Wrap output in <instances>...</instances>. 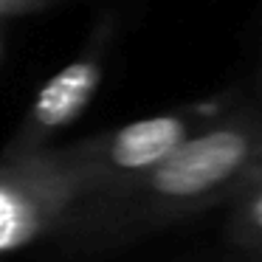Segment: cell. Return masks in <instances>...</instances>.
I'll return each mask as SVG.
<instances>
[{
	"mask_svg": "<svg viewBox=\"0 0 262 262\" xmlns=\"http://www.w3.org/2000/svg\"><path fill=\"white\" fill-rule=\"evenodd\" d=\"M259 138L262 119L256 116L209 119L136 186L104 206L79 211L74 223L85 217L88 231L127 239L203 214L234 198Z\"/></svg>",
	"mask_w": 262,
	"mask_h": 262,
	"instance_id": "cell-1",
	"label": "cell"
},
{
	"mask_svg": "<svg viewBox=\"0 0 262 262\" xmlns=\"http://www.w3.org/2000/svg\"><path fill=\"white\" fill-rule=\"evenodd\" d=\"M206 121L203 110H175L136 119L65 147L85 183V203L79 211L124 194Z\"/></svg>",
	"mask_w": 262,
	"mask_h": 262,
	"instance_id": "cell-2",
	"label": "cell"
},
{
	"mask_svg": "<svg viewBox=\"0 0 262 262\" xmlns=\"http://www.w3.org/2000/svg\"><path fill=\"white\" fill-rule=\"evenodd\" d=\"M82 203L85 183L65 147L0 158V256L71 226Z\"/></svg>",
	"mask_w": 262,
	"mask_h": 262,
	"instance_id": "cell-3",
	"label": "cell"
},
{
	"mask_svg": "<svg viewBox=\"0 0 262 262\" xmlns=\"http://www.w3.org/2000/svg\"><path fill=\"white\" fill-rule=\"evenodd\" d=\"M102 76L104 42H93L85 54L71 59L40 88V93L26 110L17 133L0 158H23V155L48 149V141L68 124H74L82 116V110L91 104V99L96 96L99 85H102Z\"/></svg>",
	"mask_w": 262,
	"mask_h": 262,
	"instance_id": "cell-4",
	"label": "cell"
},
{
	"mask_svg": "<svg viewBox=\"0 0 262 262\" xmlns=\"http://www.w3.org/2000/svg\"><path fill=\"white\" fill-rule=\"evenodd\" d=\"M228 239L243 254L262 256V183L228 200Z\"/></svg>",
	"mask_w": 262,
	"mask_h": 262,
	"instance_id": "cell-5",
	"label": "cell"
},
{
	"mask_svg": "<svg viewBox=\"0 0 262 262\" xmlns=\"http://www.w3.org/2000/svg\"><path fill=\"white\" fill-rule=\"evenodd\" d=\"M59 0H0V17H17V14L40 12L46 6H54Z\"/></svg>",
	"mask_w": 262,
	"mask_h": 262,
	"instance_id": "cell-6",
	"label": "cell"
},
{
	"mask_svg": "<svg viewBox=\"0 0 262 262\" xmlns=\"http://www.w3.org/2000/svg\"><path fill=\"white\" fill-rule=\"evenodd\" d=\"M259 183H262V138H259V147H256L254 158H251V166H248V172H245L243 183H239V189L234 192V198H237L239 192H245V189L259 186Z\"/></svg>",
	"mask_w": 262,
	"mask_h": 262,
	"instance_id": "cell-7",
	"label": "cell"
},
{
	"mask_svg": "<svg viewBox=\"0 0 262 262\" xmlns=\"http://www.w3.org/2000/svg\"><path fill=\"white\" fill-rule=\"evenodd\" d=\"M254 262H262V256H254Z\"/></svg>",
	"mask_w": 262,
	"mask_h": 262,
	"instance_id": "cell-8",
	"label": "cell"
}]
</instances>
